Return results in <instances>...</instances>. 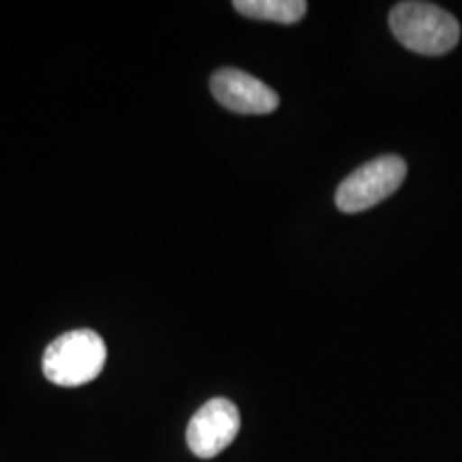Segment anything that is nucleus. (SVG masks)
Instances as JSON below:
<instances>
[{"instance_id":"nucleus-1","label":"nucleus","mask_w":462,"mask_h":462,"mask_svg":"<svg viewBox=\"0 0 462 462\" xmlns=\"http://www.w3.org/2000/svg\"><path fill=\"white\" fill-rule=\"evenodd\" d=\"M390 28L404 48L424 56H441L460 42V24L452 14L430 3H401L392 9Z\"/></svg>"},{"instance_id":"nucleus-2","label":"nucleus","mask_w":462,"mask_h":462,"mask_svg":"<svg viewBox=\"0 0 462 462\" xmlns=\"http://www.w3.org/2000/svg\"><path fill=\"white\" fill-rule=\"evenodd\" d=\"M107 346L92 330H73L51 340L43 354V374L62 388H78L99 377Z\"/></svg>"},{"instance_id":"nucleus-3","label":"nucleus","mask_w":462,"mask_h":462,"mask_svg":"<svg viewBox=\"0 0 462 462\" xmlns=\"http://www.w3.org/2000/svg\"><path fill=\"white\" fill-rule=\"evenodd\" d=\"M407 176V163L396 154H383L362 167L340 182L337 206L345 215H357L388 199Z\"/></svg>"},{"instance_id":"nucleus-4","label":"nucleus","mask_w":462,"mask_h":462,"mask_svg":"<svg viewBox=\"0 0 462 462\" xmlns=\"http://www.w3.org/2000/svg\"><path fill=\"white\" fill-rule=\"evenodd\" d=\"M238 430V407L227 398H212L190 418L187 443L198 458H215L234 443Z\"/></svg>"},{"instance_id":"nucleus-5","label":"nucleus","mask_w":462,"mask_h":462,"mask_svg":"<svg viewBox=\"0 0 462 462\" xmlns=\"http://www.w3.org/2000/svg\"><path fill=\"white\" fill-rule=\"evenodd\" d=\"M210 90L223 107L236 114L265 116L279 107V95L268 84L234 67L218 69L210 79Z\"/></svg>"},{"instance_id":"nucleus-6","label":"nucleus","mask_w":462,"mask_h":462,"mask_svg":"<svg viewBox=\"0 0 462 462\" xmlns=\"http://www.w3.org/2000/svg\"><path fill=\"white\" fill-rule=\"evenodd\" d=\"M234 9L253 20L296 24L306 15L309 5L304 0H236Z\"/></svg>"}]
</instances>
